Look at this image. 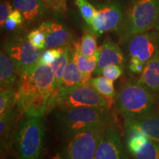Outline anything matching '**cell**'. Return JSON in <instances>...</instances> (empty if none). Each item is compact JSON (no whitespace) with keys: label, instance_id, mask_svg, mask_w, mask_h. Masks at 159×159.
I'll list each match as a JSON object with an SVG mask.
<instances>
[{"label":"cell","instance_id":"6da1fadb","mask_svg":"<svg viewBox=\"0 0 159 159\" xmlns=\"http://www.w3.org/2000/svg\"><path fill=\"white\" fill-rule=\"evenodd\" d=\"M154 93L138 80H129L122 85L115 99V108L125 120L136 119L155 112Z\"/></svg>","mask_w":159,"mask_h":159},{"label":"cell","instance_id":"7a4b0ae2","mask_svg":"<svg viewBox=\"0 0 159 159\" xmlns=\"http://www.w3.org/2000/svg\"><path fill=\"white\" fill-rule=\"evenodd\" d=\"M48 95L55 99L57 105L58 98L54 71L49 65L39 61L32 68L19 75L16 85L18 108H21L33 97Z\"/></svg>","mask_w":159,"mask_h":159},{"label":"cell","instance_id":"3957f363","mask_svg":"<svg viewBox=\"0 0 159 159\" xmlns=\"http://www.w3.org/2000/svg\"><path fill=\"white\" fill-rule=\"evenodd\" d=\"M57 124L66 137L94 128L106 127L116 122V114L111 108H75L59 109L56 113Z\"/></svg>","mask_w":159,"mask_h":159},{"label":"cell","instance_id":"277c9868","mask_svg":"<svg viewBox=\"0 0 159 159\" xmlns=\"http://www.w3.org/2000/svg\"><path fill=\"white\" fill-rule=\"evenodd\" d=\"M159 15V0H132L130 8L117 30L120 39L149 31L155 27Z\"/></svg>","mask_w":159,"mask_h":159},{"label":"cell","instance_id":"5b68a950","mask_svg":"<svg viewBox=\"0 0 159 159\" xmlns=\"http://www.w3.org/2000/svg\"><path fill=\"white\" fill-rule=\"evenodd\" d=\"M44 143V125L41 118L22 119L16 134L18 159H40Z\"/></svg>","mask_w":159,"mask_h":159},{"label":"cell","instance_id":"8992f818","mask_svg":"<svg viewBox=\"0 0 159 159\" xmlns=\"http://www.w3.org/2000/svg\"><path fill=\"white\" fill-rule=\"evenodd\" d=\"M105 128L94 127L66 136L61 149V159H94Z\"/></svg>","mask_w":159,"mask_h":159},{"label":"cell","instance_id":"52a82bcc","mask_svg":"<svg viewBox=\"0 0 159 159\" xmlns=\"http://www.w3.org/2000/svg\"><path fill=\"white\" fill-rule=\"evenodd\" d=\"M114 102L109 100L94 88L90 83L81 85L66 94L57 100L59 109L75 108H111Z\"/></svg>","mask_w":159,"mask_h":159},{"label":"cell","instance_id":"ba28073f","mask_svg":"<svg viewBox=\"0 0 159 159\" xmlns=\"http://www.w3.org/2000/svg\"><path fill=\"white\" fill-rule=\"evenodd\" d=\"M129 60H135L143 64L159 54V33L147 31L132 35L122 41Z\"/></svg>","mask_w":159,"mask_h":159},{"label":"cell","instance_id":"9c48e42d","mask_svg":"<svg viewBox=\"0 0 159 159\" xmlns=\"http://www.w3.org/2000/svg\"><path fill=\"white\" fill-rule=\"evenodd\" d=\"M4 50L15 63L19 75L37 64L42 53L30 42L27 37L20 35L7 40Z\"/></svg>","mask_w":159,"mask_h":159},{"label":"cell","instance_id":"30bf717a","mask_svg":"<svg viewBox=\"0 0 159 159\" xmlns=\"http://www.w3.org/2000/svg\"><path fill=\"white\" fill-rule=\"evenodd\" d=\"M124 19L122 6L117 1L97 5L96 13L90 26L91 31L99 35L107 32L117 30Z\"/></svg>","mask_w":159,"mask_h":159},{"label":"cell","instance_id":"8fae6325","mask_svg":"<svg viewBox=\"0 0 159 159\" xmlns=\"http://www.w3.org/2000/svg\"><path fill=\"white\" fill-rule=\"evenodd\" d=\"M125 152L116 123L105 127L101 134L94 159H123Z\"/></svg>","mask_w":159,"mask_h":159},{"label":"cell","instance_id":"7c38bea8","mask_svg":"<svg viewBox=\"0 0 159 159\" xmlns=\"http://www.w3.org/2000/svg\"><path fill=\"white\" fill-rule=\"evenodd\" d=\"M39 29L46 36V49L55 48L70 43L71 34L65 26L54 21H44Z\"/></svg>","mask_w":159,"mask_h":159},{"label":"cell","instance_id":"4fadbf2b","mask_svg":"<svg viewBox=\"0 0 159 159\" xmlns=\"http://www.w3.org/2000/svg\"><path fill=\"white\" fill-rule=\"evenodd\" d=\"M125 56L122 49L110 37L105 38L102 45V51L94 74L100 75L101 71L105 66L110 65H119L123 67Z\"/></svg>","mask_w":159,"mask_h":159},{"label":"cell","instance_id":"5bb4252c","mask_svg":"<svg viewBox=\"0 0 159 159\" xmlns=\"http://www.w3.org/2000/svg\"><path fill=\"white\" fill-rule=\"evenodd\" d=\"M83 76L77 64L76 59H75V48L74 45L72 44L71 49L70 58H69L68 65L65 70L58 89L59 94L57 100L69 91L83 85Z\"/></svg>","mask_w":159,"mask_h":159},{"label":"cell","instance_id":"9a60e30c","mask_svg":"<svg viewBox=\"0 0 159 159\" xmlns=\"http://www.w3.org/2000/svg\"><path fill=\"white\" fill-rule=\"evenodd\" d=\"M125 125L138 129L149 139L159 143V114L158 113H151L139 119L125 120Z\"/></svg>","mask_w":159,"mask_h":159},{"label":"cell","instance_id":"2e32d148","mask_svg":"<svg viewBox=\"0 0 159 159\" xmlns=\"http://www.w3.org/2000/svg\"><path fill=\"white\" fill-rule=\"evenodd\" d=\"M16 111L12 108L0 115V137H1V155L6 156L9 153L12 144V134L15 125Z\"/></svg>","mask_w":159,"mask_h":159},{"label":"cell","instance_id":"e0dca14e","mask_svg":"<svg viewBox=\"0 0 159 159\" xmlns=\"http://www.w3.org/2000/svg\"><path fill=\"white\" fill-rule=\"evenodd\" d=\"M19 73L15 63L5 50L0 53V83L1 89L16 88Z\"/></svg>","mask_w":159,"mask_h":159},{"label":"cell","instance_id":"ac0fdd59","mask_svg":"<svg viewBox=\"0 0 159 159\" xmlns=\"http://www.w3.org/2000/svg\"><path fill=\"white\" fill-rule=\"evenodd\" d=\"M79 43L80 41H75L73 43V45L75 48V59H76L77 64L83 76V85L89 82L91 75L93 72H94L95 69L97 68L101 51H102V46L98 47L94 54L91 56H85L80 53Z\"/></svg>","mask_w":159,"mask_h":159},{"label":"cell","instance_id":"d6986e66","mask_svg":"<svg viewBox=\"0 0 159 159\" xmlns=\"http://www.w3.org/2000/svg\"><path fill=\"white\" fill-rule=\"evenodd\" d=\"M13 6L22 13L27 21L41 19L47 10L43 0H13Z\"/></svg>","mask_w":159,"mask_h":159},{"label":"cell","instance_id":"ffe728a7","mask_svg":"<svg viewBox=\"0 0 159 159\" xmlns=\"http://www.w3.org/2000/svg\"><path fill=\"white\" fill-rule=\"evenodd\" d=\"M139 80L152 92H159V54L146 63Z\"/></svg>","mask_w":159,"mask_h":159},{"label":"cell","instance_id":"44dd1931","mask_svg":"<svg viewBox=\"0 0 159 159\" xmlns=\"http://www.w3.org/2000/svg\"><path fill=\"white\" fill-rule=\"evenodd\" d=\"M126 148L130 155L136 153L148 142L149 139L142 131L134 127L125 125Z\"/></svg>","mask_w":159,"mask_h":159},{"label":"cell","instance_id":"7402d4cb","mask_svg":"<svg viewBox=\"0 0 159 159\" xmlns=\"http://www.w3.org/2000/svg\"><path fill=\"white\" fill-rule=\"evenodd\" d=\"M71 45L70 43L65 45L64 51L63 54L60 56L58 58L55 60L52 63H51L50 66L54 71L55 77V83H56L57 90L59 89L60 85H61L62 77L64 75L65 70L66 69L67 65L70 58V53H71ZM59 94V92H58Z\"/></svg>","mask_w":159,"mask_h":159},{"label":"cell","instance_id":"603a6c76","mask_svg":"<svg viewBox=\"0 0 159 159\" xmlns=\"http://www.w3.org/2000/svg\"><path fill=\"white\" fill-rule=\"evenodd\" d=\"M89 83L94 86V88L99 94L108 99L112 102H115V89L113 81L104 76H98L91 78Z\"/></svg>","mask_w":159,"mask_h":159},{"label":"cell","instance_id":"cb8c5ba5","mask_svg":"<svg viewBox=\"0 0 159 159\" xmlns=\"http://www.w3.org/2000/svg\"><path fill=\"white\" fill-rule=\"evenodd\" d=\"M131 156L134 159H159V143L150 139L138 152Z\"/></svg>","mask_w":159,"mask_h":159},{"label":"cell","instance_id":"d4e9b609","mask_svg":"<svg viewBox=\"0 0 159 159\" xmlns=\"http://www.w3.org/2000/svg\"><path fill=\"white\" fill-rule=\"evenodd\" d=\"M17 104L16 88L1 89L0 92V115Z\"/></svg>","mask_w":159,"mask_h":159},{"label":"cell","instance_id":"484cf974","mask_svg":"<svg viewBox=\"0 0 159 159\" xmlns=\"http://www.w3.org/2000/svg\"><path fill=\"white\" fill-rule=\"evenodd\" d=\"M96 35L93 33H85L79 43V52L85 56H91L97 51Z\"/></svg>","mask_w":159,"mask_h":159},{"label":"cell","instance_id":"4316f807","mask_svg":"<svg viewBox=\"0 0 159 159\" xmlns=\"http://www.w3.org/2000/svg\"><path fill=\"white\" fill-rule=\"evenodd\" d=\"M75 3L78 7L81 16L85 22L90 27L93 17L96 13V8L88 0H75Z\"/></svg>","mask_w":159,"mask_h":159},{"label":"cell","instance_id":"83f0119b","mask_svg":"<svg viewBox=\"0 0 159 159\" xmlns=\"http://www.w3.org/2000/svg\"><path fill=\"white\" fill-rule=\"evenodd\" d=\"M64 47L65 46H63V47L46 49L41 53L39 59V63H42V64L50 65L63 54V51H64Z\"/></svg>","mask_w":159,"mask_h":159},{"label":"cell","instance_id":"f1b7e54d","mask_svg":"<svg viewBox=\"0 0 159 159\" xmlns=\"http://www.w3.org/2000/svg\"><path fill=\"white\" fill-rule=\"evenodd\" d=\"M27 39L37 49L41 50L46 49V36L39 28L31 31L27 35Z\"/></svg>","mask_w":159,"mask_h":159},{"label":"cell","instance_id":"f546056e","mask_svg":"<svg viewBox=\"0 0 159 159\" xmlns=\"http://www.w3.org/2000/svg\"><path fill=\"white\" fill-rule=\"evenodd\" d=\"M122 66L119 65H110L103 68L100 75L111 80L115 81L122 76Z\"/></svg>","mask_w":159,"mask_h":159},{"label":"cell","instance_id":"4dcf8cb0","mask_svg":"<svg viewBox=\"0 0 159 159\" xmlns=\"http://www.w3.org/2000/svg\"><path fill=\"white\" fill-rule=\"evenodd\" d=\"M13 11L11 4L8 1H2L0 5V25L2 28L6 20L8 19L10 14Z\"/></svg>","mask_w":159,"mask_h":159},{"label":"cell","instance_id":"1f68e13d","mask_svg":"<svg viewBox=\"0 0 159 159\" xmlns=\"http://www.w3.org/2000/svg\"><path fill=\"white\" fill-rule=\"evenodd\" d=\"M145 65L139 61L135 60H129L128 61V69L131 72L135 75L142 74L144 70Z\"/></svg>","mask_w":159,"mask_h":159},{"label":"cell","instance_id":"d6a6232c","mask_svg":"<svg viewBox=\"0 0 159 159\" xmlns=\"http://www.w3.org/2000/svg\"><path fill=\"white\" fill-rule=\"evenodd\" d=\"M47 7L53 10L64 11L66 9V0H43Z\"/></svg>","mask_w":159,"mask_h":159},{"label":"cell","instance_id":"836d02e7","mask_svg":"<svg viewBox=\"0 0 159 159\" xmlns=\"http://www.w3.org/2000/svg\"><path fill=\"white\" fill-rule=\"evenodd\" d=\"M155 30H156V31H158L159 33V15H158V20H157V22L156 24V25H155Z\"/></svg>","mask_w":159,"mask_h":159},{"label":"cell","instance_id":"e575fe53","mask_svg":"<svg viewBox=\"0 0 159 159\" xmlns=\"http://www.w3.org/2000/svg\"><path fill=\"white\" fill-rule=\"evenodd\" d=\"M123 159H131L130 157L128 156V152H127V151L125 150V155H124V157H123Z\"/></svg>","mask_w":159,"mask_h":159},{"label":"cell","instance_id":"d590c367","mask_svg":"<svg viewBox=\"0 0 159 159\" xmlns=\"http://www.w3.org/2000/svg\"><path fill=\"white\" fill-rule=\"evenodd\" d=\"M3 159H12L11 158V157H9V156H7V157H4V158H3Z\"/></svg>","mask_w":159,"mask_h":159}]
</instances>
